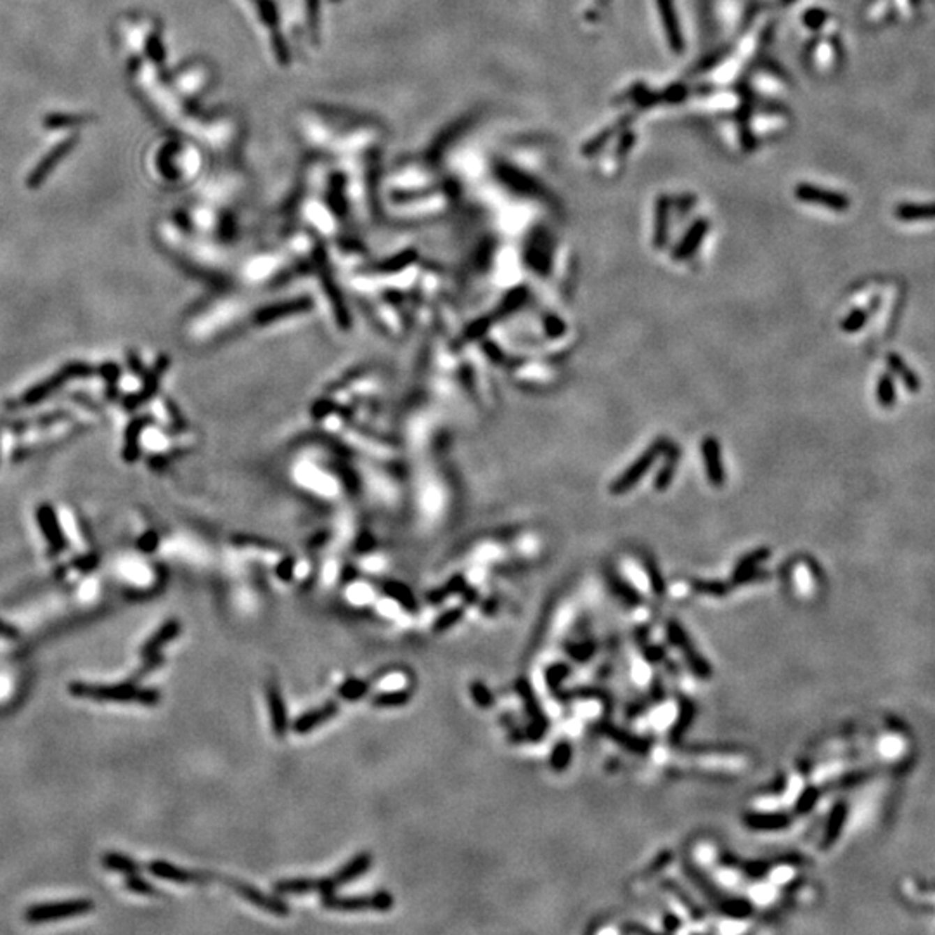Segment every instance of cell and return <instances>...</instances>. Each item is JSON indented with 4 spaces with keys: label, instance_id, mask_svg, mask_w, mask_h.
Instances as JSON below:
<instances>
[{
    "label": "cell",
    "instance_id": "f35d334b",
    "mask_svg": "<svg viewBox=\"0 0 935 935\" xmlns=\"http://www.w3.org/2000/svg\"><path fill=\"white\" fill-rule=\"evenodd\" d=\"M823 21H825V13H821V10H811V13L807 14L809 27L819 28L823 24Z\"/></svg>",
    "mask_w": 935,
    "mask_h": 935
},
{
    "label": "cell",
    "instance_id": "83f0119b",
    "mask_svg": "<svg viewBox=\"0 0 935 935\" xmlns=\"http://www.w3.org/2000/svg\"><path fill=\"white\" fill-rule=\"evenodd\" d=\"M99 374L103 376L104 383H106V397L117 398L118 380H120V368H118L117 362H104L99 368Z\"/></svg>",
    "mask_w": 935,
    "mask_h": 935
},
{
    "label": "cell",
    "instance_id": "7c38bea8",
    "mask_svg": "<svg viewBox=\"0 0 935 935\" xmlns=\"http://www.w3.org/2000/svg\"><path fill=\"white\" fill-rule=\"evenodd\" d=\"M338 712H340V705L333 700L327 701V703L322 705V707L301 714L300 717L293 722V731L298 733V735H307V733L314 731L317 726L324 724V722L329 721V719L336 717Z\"/></svg>",
    "mask_w": 935,
    "mask_h": 935
},
{
    "label": "cell",
    "instance_id": "d6986e66",
    "mask_svg": "<svg viewBox=\"0 0 935 935\" xmlns=\"http://www.w3.org/2000/svg\"><path fill=\"white\" fill-rule=\"evenodd\" d=\"M672 0H658V9H660L661 20H664L665 30H667L668 35V42H671L672 49L674 50H681L682 42H681V31L678 28V21H675V14L674 9H672Z\"/></svg>",
    "mask_w": 935,
    "mask_h": 935
},
{
    "label": "cell",
    "instance_id": "8d00e7d4",
    "mask_svg": "<svg viewBox=\"0 0 935 935\" xmlns=\"http://www.w3.org/2000/svg\"><path fill=\"white\" fill-rule=\"evenodd\" d=\"M0 638L3 639H17L20 638V632H17L16 627H13L7 622L0 620Z\"/></svg>",
    "mask_w": 935,
    "mask_h": 935
},
{
    "label": "cell",
    "instance_id": "e0dca14e",
    "mask_svg": "<svg viewBox=\"0 0 935 935\" xmlns=\"http://www.w3.org/2000/svg\"><path fill=\"white\" fill-rule=\"evenodd\" d=\"M897 220L923 222L935 220V203H902L894 210Z\"/></svg>",
    "mask_w": 935,
    "mask_h": 935
},
{
    "label": "cell",
    "instance_id": "d590c367",
    "mask_svg": "<svg viewBox=\"0 0 935 935\" xmlns=\"http://www.w3.org/2000/svg\"><path fill=\"white\" fill-rule=\"evenodd\" d=\"M293 568H294V560L293 558H286L279 563V567L276 568V574H278L279 578L283 581H291L293 578Z\"/></svg>",
    "mask_w": 935,
    "mask_h": 935
},
{
    "label": "cell",
    "instance_id": "d4e9b609",
    "mask_svg": "<svg viewBox=\"0 0 935 935\" xmlns=\"http://www.w3.org/2000/svg\"><path fill=\"white\" fill-rule=\"evenodd\" d=\"M68 418H70V414H68V412L56 411V412H49V414H44V416H38V418H35V419L20 421V423L10 424L9 428L13 431H17V433H20V431L30 430V428L49 426V424H54V423H57V421H63V419H68Z\"/></svg>",
    "mask_w": 935,
    "mask_h": 935
},
{
    "label": "cell",
    "instance_id": "7402d4cb",
    "mask_svg": "<svg viewBox=\"0 0 935 935\" xmlns=\"http://www.w3.org/2000/svg\"><path fill=\"white\" fill-rule=\"evenodd\" d=\"M373 682H376L373 679V675L369 679H347V681L341 682L340 688H338V696L347 701H355L368 695Z\"/></svg>",
    "mask_w": 935,
    "mask_h": 935
},
{
    "label": "cell",
    "instance_id": "ac0fdd59",
    "mask_svg": "<svg viewBox=\"0 0 935 935\" xmlns=\"http://www.w3.org/2000/svg\"><path fill=\"white\" fill-rule=\"evenodd\" d=\"M147 418H139L134 419L125 430V444H124V459L127 463H134L137 461L139 454H140V433H142L144 428L147 426Z\"/></svg>",
    "mask_w": 935,
    "mask_h": 935
},
{
    "label": "cell",
    "instance_id": "836d02e7",
    "mask_svg": "<svg viewBox=\"0 0 935 935\" xmlns=\"http://www.w3.org/2000/svg\"><path fill=\"white\" fill-rule=\"evenodd\" d=\"M470 691H471V696H473L474 703H477L478 707L488 708V707H492V703H494V696H492V693L488 691V689L485 688L481 682H478V681L473 682V685L470 686Z\"/></svg>",
    "mask_w": 935,
    "mask_h": 935
},
{
    "label": "cell",
    "instance_id": "ba28073f",
    "mask_svg": "<svg viewBox=\"0 0 935 935\" xmlns=\"http://www.w3.org/2000/svg\"><path fill=\"white\" fill-rule=\"evenodd\" d=\"M37 523L38 527H40L42 534H44L47 544H49L50 556H59L61 553L66 551L68 541L66 537H64L63 527H61L59 520H57V513L52 506L47 504V502L45 504L38 506Z\"/></svg>",
    "mask_w": 935,
    "mask_h": 935
},
{
    "label": "cell",
    "instance_id": "ab89813d",
    "mask_svg": "<svg viewBox=\"0 0 935 935\" xmlns=\"http://www.w3.org/2000/svg\"><path fill=\"white\" fill-rule=\"evenodd\" d=\"M75 564H77L82 571H89L97 564V558L96 556H85V558H78Z\"/></svg>",
    "mask_w": 935,
    "mask_h": 935
},
{
    "label": "cell",
    "instance_id": "3957f363",
    "mask_svg": "<svg viewBox=\"0 0 935 935\" xmlns=\"http://www.w3.org/2000/svg\"><path fill=\"white\" fill-rule=\"evenodd\" d=\"M92 374H94L92 366L85 364V362H70V364L63 366L56 374L47 377L45 381H42V383L35 384V387H31L30 390L24 391L17 404L20 405L40 404V402H44L45 398H49L54 391H57L61 387H64L70 380H75V377H87L92 376Z\"/></svg>",
    "mask_w": 935,
    "mask_h": 935
},
{
    "label": "cell",
    "instance_id": "f546056e",
    "mask_svg": "<svg viewBox=\"0 0 935 935\" xmlns=\"http://www.w3.org/2000/svg\"><path fill=\"white\" fill-rule=\"evenodd\" d=\"M463 617H465V610H463V608H452V610L445 611V613H442L440 617L433 622V632L435 634H440V632L449 631V629H451L452 625L458 624Z\"/></svg>",
    "mask_w": 935,
    "mask_h": 935
},
{
    "label": "cell",
    "instance_id": "4316f807",
    "mask_svg": "<svg viewBox=\"0 0 935 935\" xmlns=\"http://www.w3.org/2000/svg\"><path fill=\"white\" fill-rule=\"evenodd\" d=\"M678 458H679V451H678V449L672 447V445H668L667 461H665V466L661 468L660 473H658V477H657V481H654V487H657L658 491H664V488H667V487H668V484H671V481H672V477H674L675 463H678Z\"/></svg>",
    "mask_w": 935,
    "mask_h": 935
},
{
    "label": "cell",
    "instance_id": "9a60e30c",
    "mask_svg": "<svg viewBox=\"0 0 935 935\" xmlns=\"http://www.w3.org/2000/svg\"><path fill=\"white\" fill-rule=\"evenodd\" d=\"M181 631H182L181 622L175 620V618H170V620L165 622V624L161 625V627L158 629V631L154 632V634L151 636V638L147 639L146 643H144L142 650H140V654H142V658L153 657V654L160 653V650L163 648L165 645H168L170 641H174V639L177 638L179 634H181Z\"/></svg>",
    "mask_w": 935,
    "mask_h": 935
},
{
    "label": "cell",
    "instance_id": "603a6c76",
    "mask_svg": "<svg viewBox=\"0 0 935 935\" xmlns=\"http://www.w3.org/2000/svg\"><path fill=\"white\" fill-rule=\"evenodd\" d=\"M412 698V691L411 689H397V691H383L377 693L371 698V705L373 707H380V708H390V707H402V705H407Z\"/></svg>",
    "mask_w": 935,
    "mask_h": 935
},
{
    "label": "cell",
    "instance_id": "8fae6325",
    "mask_svg": "<svg viewBox=\"0 0 935 935\" xmlns=\"http://www.w3.org/2000/svg\"><path fill=\"white\" fill-rule=\"evenodd\" d=\"M701 456H703L705 471H707L708 481L714 487H722L726 481V471L722 465L721 445L714 437H705L701 442Z\"/></svg>",
    "mask_w": 935,
    "mask_h": 935
},
{
    "label": "cell",
    "instance_id": "5b68a950",
    "mask_svg": "<svg viewBox=\"0 0 935 935\" xmlns=\"http://www.w3.org/2000/svg\"><path fill=\"white\" fill-rule=\"evenodd\" d=\"M94 909V902L91 899H70V901H57L45 902V904L31 906L24 918L30 923H45L52 920L71 918V916L87 915Z\"/></svg>",
    "mask_w": 935,
    "mask_h": 935
},
{
    "label": "cell",
    "instance_id": "6da1fadb",
    "mask_svg": "<svg viewBox=\"0 0 935 935\" xmlns=\"http://www.w3.org/2000/svg\"><path fill=\"white\" fill-rule=\"evenodd\" d=\"M373 865V855L369 852H361L352 858L347 865L341 866L334 875L324 878H293L279 880L272 888L276 894H307V892H321L322 895L334 894V890L347 883L354 882L359 876L366 875Z\"/></svg>",
    "mask_w": 935,
    "mask_h": 935
},
{
    "label": "cell",
    "instance_id": "9c48e42d",
    "mask_svg": "<svg viewBox=\"0 0 935 935\" xmlns=\"http://www.w3.org/2000/svg\"><path fill=\"white\" fill-rule=\"evenodd\" d=\"M797 197L804 203H811V204H819V207H825L828 210L833 211H845L848 208V197L844 196V194L835 193V190H828V189H821V187H816L811 184H798L797 190H795Z\"/></svg>",
    "mask_w": 935,
    "mask_h": 935
},
{
    "label": "cell",
    "instance_id": "e575fe53",
    "mask_svg": "<svg viewBox=\"0 0 935 935\" xmlns=\"http://www.w3.org/2000/svg\"><path fill=\"white\" fill-rule=\"evenodd\" d=\"M137 548L144 553H153L158 548V535L154 532H147L139 539Z\"/></svg>",
    "mask_w": 935,
    "mask_h": 935
},
{
    "label": "cell",
    "instance_id": "484cf974",
    "mask_svg": "<svg viewBox=\"0 0 935 935\" xmlns=\"http://www.w3.org/2000/svg\"><path fill=\"white\" fill-rule=\"evenodd\" d=\"M463 589H465V577H463V575H456V577H452L444 588H438L435 589V591L428 592L426 599L428 603H431V605H440L445 598H449V596L454 594V592H461Z\"/></svg>",
    "mask_w": 935,
    "mask_h": 935
},
{
    "label": "cell",
    "instance_id": "ffe728a7",
    "mask_svg": "<svg viewBox=\"0 0 935 935\" xmlns=\"http://www.w3.org/2000/svg\"><path fill=\"white\" fill-rule=\"evenodd\" d=\"M383 592L387 596H390L391 599L398 603L404 610H407L409 613H416L418 611V601H416L414 594L411 592V589L404 584H398V582H387L383 585Z\"/></svg>",
    "mask_w": 935,
    "mask_h": 935
},
{
    "label": "cell",
    "instance_id": "cb8c5ba5",
    "mask_svg": "<svg viewBox=\"0 0 935 935\" xmlns=\"http://www.w3.org/2000/svg\"><path fill=\"white\" fill-rule=\"evenodd\" d=\"M103 865L106 866L107 869H113V872L118 873H125V875H135L139 873L140 865L135 862L134 859L127 858V855L117 854V852H110V854L104 855Z\"/></svg>",
    "mask_w": 935,
    "mask_h": 935
},
{
    "label": "cell",
    "instance_id": "74e56055",
    "mask_svg": "<svg viewBox=\"0 0 935 935\" xmlns=\"http://www.w3.org/2000/svg\"><path fill=\"white\" fill-rule=\"evenodd\" d=\"M127 362H128V366H130V371L134 373L135 376H139V374H142V362H140L139 355L135 354V352H128V354H127Z\"/></svg>",
    "mask_w": 935,
    "mask_h": 935
},
{
    "label": "cell",
    "instance_id": "4fadbf2b",
    "mask_svg": "<svg viewBox=\"0 0 935 935\" xmlns=\"http://www.w3.org/2000/svg\"><path fill=\"white\" fill-rule=\"evenodd\" d=\"M267 700H269V712H271L272 731H274V735L278 736V738H283V736L287 733L290 722H287L286 705H284L283 695H280V689L276 682H269L267 685Z\"/></svg>",
    "mask_w": 935,
    "mask_h": 935
},
{
    "label": "cell",
    "instance_id": "30bf717a",
    "mask_svg": "<svg viewBox=\"0 0 935 935\" xmlns=\"http://www.w3.org/2000/svg\"><path fill=\"white\" fill-rule=\"evenodd\" d=\"M147 872L153 876H156V878L182 883V885H187V883H208L211 878V875H208V873L187 872V869L179 868V866L167 861H151L147 865Z\"/></svg>",
    "mask_w": 935,
    "mask_h": 935
},
{
    "label": "cell",
    "instance_id": "44dd1931",
    "mask_svg": "<svg viewBox=\"0 0 935 935\" xmlns=\"http://www.w3.org/2000/svg\"><path fill=\"white\" fill-rule=\"evenodd\" d=\"M887 362H888V366H890L892 371H894L899 377H901V381L904 383V387L908 388L909 391H918L920 390L918 374H916L915 371H911V369L908 368V364L904 362V359L899 357L897 354H890L887 357Z\"/></svg>",
    "mask_w": 935,
    "mask_h": 935
},
{
    "label": "cell",
    "instance_id": "8992f818",
    "mask_svg": "<svg viewBox=\"0 0 935 935\" xmlns=\"http://www.w3.org/2000/svg\"><path fill=\"white\" fill-rule=\"evenodd\" d=\"M667 445L668 444L665 440H658V442H654L653 445H650V447L645 451V454L639 456V458L636 459V461L632 463V465L629 466L627 470L624 471V473L618 474L617 480H615L613 484L610 485L611 494H615V495L625 494L629 488L634 487V485L638 484V481L641 480L643 477H645L646 471H648L650 468L653 466V463L657 461L658 456H660L661 452L667 449Z\"/></svg>",
    "mask_w": 935,
    "mask_h": 935
},
{
    "label": "cell",
    "instance_id": "1f68e13d",
    "mask_svg": "<svg viewBox=\"0 0 935 935\" xmlns=\"http://www.w3.org/2000/svg\"><path fill=\"white\" fill-rule=\"evenodd\" d=\"M125 887H127L130 892H134V894H140V895H160L161 894L160 888H156L153 885V883H149L147 880L140 878V876H135V875H128L127 882H125Z\"/></svg>",
    "mask_w": 935,
    "mask_h": 935
},
{
    "label": "cell",
    "instance_id": "277c9868",
    "mask_svg": "<svg viewBox=\"0 0 935 935\" xmlns=\"http://www.w3.org/2000/svg\"><path fill=\"white\" fill-rule=\"evenodd\" d=\"M322 906L331 911L359 913V911H390L394 906V895L387 890H380L371 895L362 897H340L334 894L322 895Z\"/></svg>",
    "mask_w": 935,
    "mask_h": 935
},
{
    "label": "cell",
    "instance_id": "52a82bcc",
    "mask_svg": "<svg viewBox=\"0 0 935 935\" xmlns=\"http://www.w3.org/2000/svg\"><path fill=\"white\" fill-rule=\"evenodd\" d=\"M218 882H224L225 885L231 887L232 890H236V894L239 897H243L244 901L251 902L257 908L264 909V911L272 913L276 916H287L290 915V906L283 901V899L274 897V895H267L264 894L262 890L255 888L253 885H248V883L239 882L236 878H225V876H215Z\"/></svg>",
    "mask_w": 935,
    "mask_h": 935
},
{
    "label": "cell",
    "instance_id": "d6a6232c",
    "mask_svg": "<svg viewBox=\"0 0 935 935\" xmlns=\"http://www.w3.org/2000/svg\"><path fill=\"white\" fill-rule=\"evenodd\" d=\"M665 241H667V208L664 207V203H660L657 217V231H654V246L664 248Z\"/></svg>",
    "mask_w": 935,
    "mask_h": 935
},
{
    "label": "cell",
    "instance_id": "4dcf8cb0",
    "mask_svg": "<svg viewBox=\"0 0 935 935\" xmlns=\"http://www.w3.org/2000/svg\"><path fill=\"white\" fill-rule=\"evenodd\" d=\"M866 321H868V312L862 311V308H854V311L840 322V327L842 331H845V333H855V331H859L866 324Z\"/></svg>",
    "mask_w": 935,
    "mask_h": 935
},
{
    "label": "cell",
    "instance_id": "7a4b0ae2",
    "mask_svg": "<svg viewBox=\"0 0 935 935\" xmlns=\"http://www.w3.org/2000/svg\"><path fill=\"white\" fill-rule=\"evenodd\" d=\"M68 691L80 698H92L99 701H118V703H139L144 707H156L161 700V693L154 688H137L134 681L120 682V685H85V682H71Z\"/></svg>",
    "mask_w": 935,
    "mask_h": 935
},
{
    "label": "cell",
    "instance_id": "2e32d148",
    "mask_svg": "<svg viewBox=\"0 0 935 935\" xmlns=\"http://www.w3.org/2000/svg\"><path fill=\"white\" fill-rule=\"evenodd\" d=\"M707 231H708V222L705 220L696 222V224L686 232V236L682 237V241L674 250V260H686V258L691 257V255L698 250L701 239H703Z\"/></svg>",
    "mask_w": 935,
    "mask_h": 935
},
{
    "label": "cell",
    "instance_id": "5bb4252c",
    "mask_svg": "<svg viewBox=\"0 0 935 935\" xmlns=\"http://www.w3.org/2000/svg\"><path fill=\"white\" fill-rule=\"evenodd\" d=\"M167 366H168L167 359H160V361L156 362V366L153 368V371H151L146 376V381H144L142 388H140L137 394H134V395H130V397L125 398L124 405L127 407V411H134L137 405L144 404V402H147L151 397H153L154 394H156L158 384H160V377H161V374L165 373V369H167Z\"/></svg>",
    "mask_w": 935,
    "mask_h": 935
},
{
    "label": "cell",
    "instance_id": "f1b7e54d",
    "mask_svg": "<svg viewBox=\"0 0 935 935\" xmlns=\"http://www.w3.org/2000/svg\"><path fill=\"white\" fill-rule=\"evenodd\" d=\"M876 395H878L880 405H883V407L888 409L895 404V387L890 374H882V376H880Z\"/></svg>",
    "mask_w": 935,
    "mask_h": 935
}]
</instances>
